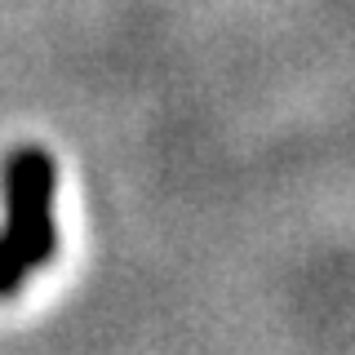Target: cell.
Listing matches in <instances>:
<instances>
[{
	"instance_id": "1",
	"label": "cell",
	"mask_w": 355,
	"mask_h": 355,
	"mask_svg": "<svg viewBox=\"0 0 355 355\" xmlns=\"http://www.w3.org/2000/svg\"><path fill=\"white\" fill-rule=\"evenodd\" d=\"M5 231L0 240L22 258L27 271H40V266L53 262V249H58V227H53V182H58V169L53 160L36 147L14 151L5 164Z\"/></svg>"
},
{
	"instance_id": "2",
	"label": "cell",
	"mask_w": 355,
	"mask_h": 355,
	"mask_svg": "<svg viewBox=\"0 0 355 355\" xmlns=\"http://www.w3.org/2000/svg\"><path fill=\"white\" fill-rule=\"evenodd\" d=\"M22 275H27L22 258H18L14 249H9L5 240H0V297H14V293H18V284H22Z\"/></svg>"
}]
</instances>
